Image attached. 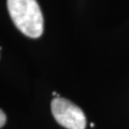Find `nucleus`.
<instances>
[{"label":"nucleus","mask_w":129,"mask_h":129,"mask_svg":"<svg viewBox=\"0 0 129 129\" xmlns=\"http://www.w3.org/2000/svg\"><path fill=\"white\" fill-rule=\"evenodd\" d=\"M8 11L19 31L32 39L41 37L43 15L37 0H7Z\"/></svg>","instance_id":"nucleus-1"},{"label":"nucleus","mask_w":129,"mask_h":129,"mask_svg":"<svg viewBox=\"0 0 129 129\" xmlns=\"http://www.w3.org/2000/svg\"><path fill=\"white\" fill-rule=\"evenodd\" d=\"M51 109L56 122L62 127L67 129H85V114L76 104L59 97L52 100Z\"/></svg>","instance_id":"nucleus-2"},{"label":"nucleus","mask_w":129,"mask_h":129,"mask_svg":"<svg viewBox=\"0 0 129 129\" xmlns=\"http://www.w3.org/2000/svg\"><path fill=\"white\" fill-rule=\"evenodd\" d=\"M6 122H7V116L5 113H3V111L0 110V128L6 124Z\"/></svg>","instance_id":"nucleus-3"}]
</instances>
